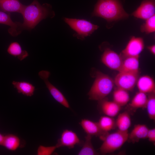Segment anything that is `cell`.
I'll use <instances>...</instances> for the list:
<instances>
[{
    "label": "cell",
    "mask_w": 155,
    "mask_h": 155,
    "mask_svg": "<svg viewBox=\"0 0 155 155\" xmlns=\"http://www.w3.org/2000/svg\"><path fill=\"white\" fill-rule=\"evenodd\" d=\"M139 74V72H119L114 80L115 84L117 88L132 91L137 84Z\"/></svg>",
    "instance_id": "6"
},
{
    "label": "cell",
    "mask_w": 155,
    "mask_h": 155,
    "mask_svg": "<svg viewBox=\"0 0 155 155\" xmlns=\"http://www.w3.org/2000/svg\"><path fill=\"white\" fill-rule=\"evenodd\" d=\"M7 51L9 54L17 57L20 61L24 59L29 55L28 52L23 50L20 44L17 42L11 43L7 48Z\"/></svg>",
    "instance_id": "21"
},
{
    "label": "cell",
    "mask_w": 155,
    "mask_h": 155,
    "mask_svg": "<svg viewBox=\"0 0 155 155\" xmlns=\"http://www.w3.org/2000/svg\"><path fill=\"white\" fill-rule=\"evenodd\" d=\"M12 84L19 93L27 96H31L34 95L35 86L28 82L13 81Z\"/></svg>",
    "instance_id": "20"
},
{
    "label": "cell",
    "mask_w": 155,
    "mask_h": 155,
    "mask_svg": "<svg viewBox=\"0 0 155 155\" xmlns=\"http://www.w3.org/2000/svg\"><path fill=\"white\" fill-rule=\"evenodd\" d=\"M83 143L75 133L72 130L65 129L62 132L60 138L58 140L55 145L57 148L66 147L71 149L76 145H82Z\"/></svg>",
    "instance_id": "10"
},
{
    "label": "cell",
    "mask_w": 155,
    "mask_h": 155,
    "mask_svg": "<svg viewBox=\"0 0 155 155\" xmlns=\"http://www.w3.org/2000/svg\"><path fill=\"white\" fill-rule=\"evenodd\" d=\"M147 138L149 141L153 143L155 145V129L153 128L152 129H148Z\"/></svg>",
    "instance_id": "30"
},
{
    "label": "cell",
    "mask_w": 155,
    "mask_h": 155,
    "mask_svg": "<svg viewBox=\"0 0 155 155\" xmlns=\"http://www.w3.org/2000/svg\"><path fill=\"white\" fill-rule=\"evenodd\" d=\"M92 136L87 135L85 137V141L82 147L78 154V155H95L98 153L94 149L92 144Z\"/></svg>",
    "instance_id": "26"
},
{
    "label": "cell",
    "mask_w": 155,
    "mask_h": 155,
    "mask_svg": "<svg viewBox=\"0 0 155 155\" xmlns=\"http://www.w3.org/2000/svg\"><path fill=\"white\" fill-rule=\"evenodd\" d=\"M24 5L19 0H0V9L5 12L21 13Z\"/></svg>",
    "instance_id": "18"
},
{
    "label": "cell",
    "mask_w": 155,
    "mask_h": 155,
    "mask_svg": "<svg viewBox=\"0 0 155 155\" xmlns=\"http://www.w3.org/2000/svg\"><path fill=\"white\" fill-rule=\"evenodd\" d=\"M101 60L109 68L119 71L122 65L123 59L120 55L107 48L105 49L101 56Z\"/></svg>",
    "instance_id": "9"
},
{
    "label": "cell",
    "mask_w": 155,
    "mask_h": 155,
    "mask_svg": "<svg viewBox=\"0 0 155 155\" xmlns=\"http://www.w3.org/2000/svg\"><path fill=\"white\" fill-rule=\"evenodd\" d=\"M92 16L102 18L108 22L126 19L129 16L119 0H98Z\"/></svg>",
    "instance_id": "2"
},
{
    "label": "cell",
    "mask_w": 155,
    "mask_h": 155,
    "mask_svg": "<svg viewBox=\"0 0 155 155\" xmlns=\"http://www.w3.org/2000/svg\"><path fill=\"white\" fill-rule=\"evenodd\" d=\"M148 129L145 125H135L131 131L128 134L127 141L134 144L138 142L141 139L147 138Z\"/></svg>",
    "instance_id": "15"
},
{
    "label": "cell",
    "mask_w": 155,
    "mask_h": 155,
    "mask_svg": "<svg viewBox=\"0 0 155 155\" xmlns=\"http://www.w3.org/2000/svg\"><path fill=\"white\" fill-rule=\"evenodd\" d=\"M97 122L101 129L106 133H108L116 127L115 119L113 117L106 115L101 116Z\"/></svg>",
    "instance_id": "24"
},
{
    "label": "cell",
    "mask_w": 155,
    "mask_h": 155,
    "mask_svg": "<svg viewBox=\"0 0 155 155\" xmlns=\"http://www.w3.org/2000/svg\"><path fill=\"white\" fill-rule=\"evenodd\" d=\"M148 49L153 55H155V45L154 44L149 46L147 47Z\"/></svg>",
    "instance_id": "31"
},
{
    "label": "cell",
    "mask_w": 155,
    "mask_h": 155,
    "mask_svg": "<svg viewBox=\"0 0 155 155\" xmlns=\"http://www.w3.org/2000/svg\"><path fill=\"white\" fill-rule=\"evenodd\" d=\"M57 148L56 145L46 147L40 145L38 148L37 154L38 155H50Z\"/></svg>",
    "instance_id": "29"
},
{
    "label": "cell",
    "mask_w": 155,
    "mask_h": 155,
    "mask_svg": "<svg viewBox=\"0 0 155 155\" xmlns=\"http://www.w3.org/2000/svg\"><path fill=\"white\" fill-rule=\"evenodd\" d=\"M113 101L120 106H123L128 103L130 96L128 91L117 87L113 92Z\"/></svg>",
    "instance_id": "23"
},
{
    "label": "cell",
    "mask_w": 155,
    "mask_h": 155,
    "mask_svg": "<svg viewBox=\"0 0 155 155\" xmlns=\"http://www.w3.org/2000/svg\"><path fill=\"white\" fill-rule=\"evenodd\" d=\"M98 101L100 110L106 116L112 117H115L121 109V106L113 101L108 100L106 98Z\"/></svg>",
    "instance_id": "14"
},
{
    "label": "cell",
    "mask_w": 155,
    "mask_h": 155,
    "mask_svg": "<svg viewBox=\"0 0 155 155\" xmlns=\"http://www.w3.org/2000/svg\"><path fill=\"white\" fill-rule=\"evenodd\" d=\"M116 121V127L118 130L122 131H127L131 125L130 113L125 111L120 113Z\"/></svg>",
    "instance_id": "22"
},
{
    "label": "cell",
    "mask_w": 155,
    "mask_h": 155,
    "mask_svg": "<svg viewBox=\"0 0 155 155\" xmlns=\"http://www.w3.org/2000/svg\"><path fill=\"white\" fill-rule=\"evenodd\" d=\"M140 31L146 34H150L155 31V15L146 20L145 22L140 26Z\"/></svg>",
    "instance_id": "28"
},
{
    "label": "cell",
    "mask_w": 155,
    "mask_h": 155,
    "mask_svg": "<svg viewBox=\"0 0 155 155\" xmlns=\"http://www.w3.org/2000/svg\"><path fill=\"white\" fill-rule=\"evenodd\" d=\"M20 140L16 135L8 134L5 136L2 146L8 150L13 151L19 147Z\"/></svg>",
    "instance_id": "25"
},
{
    "label": "cell",
    "mask_w": 155,
    "mask_h": 155,
    "mask_svg": "<svg viewBox=\"0 0 155 155\" xmlns=\"http://www.w3.org/2000/svg\"><path fill=\"white\" fill-rule=\"evenodd\" d=\"M146 107L149 118L155 120V93L148 94Z\"/></svg>",
    "instance_id": "27"
},
{
    "label": "cell",
    "mask_w": 155,
    "mask_h": 155,
    "mask_svg": "<svg viewBox=\"0 0 155 155\" xmlns=\"http://www.w3.org/2000/svg\"><path fill=\"white\" fill-rule=\"evenodd\" d=\"M21 14L24 20L23 29L29 31L34 29L42 20L52 18L55 15L50 4L45 3L41 5L37 0H34L28 5H24Z\"/></svg>",
    "instance_id": "1"
},
{
    "label": "cell",
    "mask_w": 155,
    "mask_h": 155,
    "mask_svg": "<svg viewBox=\"0 0 155 155\" xmlns=\"http://www.w3.org/2000/svg\"><path fill=\"white\" fill-rule=\"evenodd\" d=\"M128 134V131L119 130L115 132L108 134L100 148V153L102 154L110 153L120 149L127 141Z\"/></svg>",
    "instance_id": "4"
},
{
    "label": "cell",
    "mask_w": 155,
    "mask_h": 155,
    "mask_svg": "<svg viewBox=\"0 0 155 155\" xmlns=\"http://www.w3.org/2000/svg\"><path fill=\"white\" fill-rule=\"evenodd\" d=\"M0 24L10 26L8 30V33L13 36H16L20 34L23 30L22 23L13 21L9 14L0 11Z\"/></svg>",
    "instance_id": "13"
},
{
    "label": "cell",
    "mask_w": 155,
    "mask_h": 155,
    "mask_svg": "<svg viewBox=\"0 0 155 155\" xmlns=\"http://www.w3.org/2000/svg\"><path fill=\"white\" fill-rule=\"evenodd\" d=\"M5 136L0 133V145L2 146Z\"/></svg>",
    "instance_id": "32"
},
{
    "label": "cell",
    "mask_w": 155,
    "mask_h": 155,
    "mask_svg": "<svg viewBox=\"0 0 155 155\" xmlns=\"http://www.w3.org/2000/svg\"><path fill=\"white\" fill-rule=\"evenodd\" d=\"M155 0H144L132 14L133 16L146 20L155 15Z\"/></svg>",
    "instance_id": "11"
},
{
    "label": "cell",
    "mask_w": 155,
    "mask_h": 155,
    "mask_svg": "<svg viewBox=\"0 0 155 155\" xmlns=\"http://www.w3.org/2000/svg\"><path fill=\"white\" fill-rule=\"evenodd\" d=\"M139 57H131L124 59L119 72H139Z\"/></svg>",
    "instance_id": "19"
},
{
    "label": "cell",
    "mask_w": 155,
    "mask_h": 155,
    "mask_svg": "<svg viewBox=\"0 0 155 155\" xmlns=\"http://www.w3.org/2000/svg\"><path fill=\"white\" fill-rule=\"evenodd\" d=\"M137 85L139 91L146 94L155 93V83L153 79L148 75L139 78Z\"/></svg>",
    "instance_id": "16"
},
{
    "label": "cell",
    "mask_w": 155,
    "mask_h": 155,
    "mask_svg": "<svg viewBox=\"0 0 155 155\" xmlns=\"http://www.w3.org/2000/svg\"><path fill=\"white\" fill-rule=\"evenodd\" d=\"M147 100L146 94L139 91L136 94L128 104V108L129 111H128L135 112L138 108H146Z\"/></svg>",
    "instance_id": "17"
},
{
    "label": "cell",
    "mask_w": 155,
    "mask_h": 155,
    "mask_svg": "<svg viewBox=\"0 0 155 155\" xmlns=\"http://www.w3.org/2000/svg\"><path fill=\"white\" fill-rule=\"evenodd\" d=\"M144 48L143 39L133 36L129 41L126 47L122 51L120 55L123 59L128 57H139L140 54Z\"/></svg>",
    "instance_id": "8"
},
{
    "label": "cell",
    "mask_w": 155,
    "mask_h": 155,
    "mask_svg": "<svg viewBox=\"0 0 155 155\" xmlns=\"http://www.w3.org/2000/svg\"><path fill=\"white\" fill-rule=\"evenodd\" d=\"M83 129L87 135L99 137L102 141L109 133L103 131L100 129L97 122L88 119H83L80 123Z\"/></svg>",
    "instance_id": "12"
},
{
    "label": "cell",
    "mask_w": 155,
    "mask_h": 155,
    "mask_svg": "<svg viewBox=\"0 0 155 155\" xmlns=\"http://www.w3.org/2000/svg\"><path fill=\"white\" fill-rule=\"evenodd\" d=\"M50 75V72L46 70L41 71L38 73V76L44 81L46 87L53 98L63 106L67 108H69V103L63 95L49 81L48 78Z\"/></svg>",
    "instance_id": "7"
},
{
    "label": "cell",
    "mask_w": 155,
    "mask_h": 155,
    "mask_svg": "<svg viewBox=\"0 0 155 155\" xmlns=\"http://www.w3.org/2000/svg\"><path fill=\"white\" fill-rule=\"evenodd\" d=\"M115 84L114 80L108 75L99 71L95 73V79L88 94L89 99L100 101L112 91Z\"/></svg>",
    "instance_id": "3"
},
{
    "label": "cell",
    "mask_w": 155,
    "mask_h": 155,
    "mask_svg": "<svg viewBox=\"0 0 155 155\" xmlns=\"http://www.w3.org/2000/svg\"><path fill=\"white\" fill-rule=\"evenodd\" d=\"M64 20L70 28L76 32L73 36L77 38L84 40L90 35L99 26L84 19L64 18Z\"/></svg>",
    "instance_id": "5"
}]
</instances>
